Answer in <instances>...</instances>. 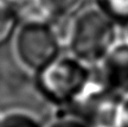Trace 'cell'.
I'll return each instance as SVG.
<instances>
[{"label": "cell", "mask_w": 128, "mask_h": 127, "mask_svg": "<svg viewBox=\"0 0 128 127\" xmlns=\"http://www.w3.org/2000/svg\"><path fill=\"white\" fill-rule=\"evenodd\" d=\"M92 69L72 55H60L34 73L36 91L49 104L66 109L92 84Z\"/></svg>", "instance_id": "cell-1"}, {"label": "cell", "mask_w": 128, "mask_h": 127, "mask_svg": "<svg viewBox=\"0 0 128 127\" xmlns=\"http://www.w3.org/2000/svg\"><path fill=\"white\" fill-rule=\"evenodd\" d=\"M118 26L96 7L81 12L75 18L70 54L92 68L98 67L119 43Z\"/></svg>", "instance_id": "cell-2"}, {"label": "cell", "mask_w": 128, "mask_h": 127, "mask_svg": "<svg viewBox=\"0 0 128 127\" xmlns=\"http://www.w3.org/2000/svg\"><path fill=\"white\" fill-rule=\"evenodd\" d=\"M122 101V97L92 81L70 107L60 110L80 119L87 127H120Z\"/></svg>", "instance_id": "cell-3"}, {"label": "cell", "mask_w": 128, "mask_h": 127, "mask_svg": "<svg viewBox=\"0 0 128 127\" xmlns=\"http://www.w3.org/2000/svg\"><path fill=\"white\" fill-rule=\"evenodd\" d=\"M14 48L19 62L33 73L60 57L63 49L49 24H23L16 33Z\"/></svg>", "instance_id": "cell-4"}, {"label": "cell", "mask_w": 128, "mask_h": 127, "mask_svg": "<svg viewBox=\"0 0 128 127\" xmlns=\"http://www.w3.org/2000/svg\"><path fill=\"white\" fill-rule=\"evenodd\" d=\"M98 68V83L120 97L128 96V42L118 43Z\"/></svg>", "instance_id": "cell-5"}, {"label": "cell", "mask_w": 128, "mask_h": 127, "mask_svg": "<svg viewBox=\"0 0 128 127\" xmlns=\"http://www.w3.org/2000/svg\"><path fill=\"white\" fill-rule=\"evenodd\" d=\"M19 23L22 24H49L54 16L43 0H23L14 5Z\"/></svg>", "instance_id": "cell-6"}, {"label": "cell", "mask_w": 128, "mask_h": 127, "mask_svg": "<svg viewBox=\"0 0 128 127\" xmlns=\"http://www.w3.org/2000/svg\"><path fill=\"white\" fill-rule=\"evenodd\" d=\"M18 23L14 5L0 0V46L5 45L13 37Z\"/></svg>", "instance_id": "cell-7"}, {"label": "cell", "mask_w": 128, "mask_h": 127, "mask_svg": "<svg viewBox=\"0 0 128 127\" xmlns=\"http://www.w3.org/2000/svg\"><path fill=\"white\" fill-rule=\"evenodd\" d=\"M100 10L118 25L128 26V0H94Z\"/></svg>", "instance_id": "cell-8"}, {"label": "cell", "mask_w": 128, "mask_h": 127, "mask_svg": "<svg viewBox=\"0 0 128 127\" xmlns=\"http://www.w3.org/2000/svg\"><path fill=\"white\" fill-rule=\"evenodd\" d=\"M49 25L62 48H69L74 33L75 18H72V16H57L52 18Z\"/></svg>", "instance_id": "cell-9"}, {"label": "cell", "mask_w": 128, "mask_h": 127, "mask_svg": "<svg viewBox=\"0 0 128 127\" xmlns=\"http://www.w3.org/2000/svg\"><path fill=\"white\" fill-rule=\"evenodd\" d=\"M0 127H44L38 119L23 110H12L0 116Z\"/></svg>", "instance_id": "cell-10"}, {"label": "cell", "mask_w": 128, "mask_h": 127, "mask_svg": "<svg viewBox=\"0 0 128 127\" xmlns=\"http://www.w3.org/2000/svg\"><path fill=\"white\" fill-rule=\"evenodd\" d=\"M54 17L57 16H72L86 0H43Z\"/></svg>", "instance_id": "cell-11"}, {"label": "cell", "mask_w": 128, "mask_h": 127, "mask_svg": "<svg viewBox=\"0 0 128 127\" xmlns=\"http://www.w3.org/2000/svg\"><path fill=\"white\" fill-rule=\"evenodd\" d=\"M48 127H87V126L80 119L62 112Z\"/></svg>", "instance_id": "cell-12"}, {"label": "cell", "mask_w": 128, "mask_h": 127, "mask_svg": "<svg viewBox=\"0 0 128 127\" xmlns=\"http://www.w3.org/2000/svg\"><path fill=\"white\" fill-rule=\"evenodd\" d=\"M120 127H128V96L122 101L121 116H120Z\"/></svg>", "instance_id": "cell-13"}, {"label": "cell", "mask_w": 128, "mask_h": 127, "mask_svg": "<svg viewBox=\"0 0 128 127\" xmlns=\"http://www.w3.org/2000/svg\"><path fill=\"white\" fill-rule=\"evenodd\" d=\"M5 1H7V3H10V4H12V5H17L19 3H22L23 0H5Z\"/></svg>", "instance_id": "cell-14"}, {"label": "cell", "mask_w": 128, "mask_h": 127, "mask_svg": "<svg viewBox=\"0 0 128 127\" xmlns=\"http://www.w3.org/2000/svg\"><path fill=\"white\" fill-rule=\"evenodd\" d=\"M127 27H128V26H127Z\"/></svg>", "instance_id": "cell-15"}]
</instances>
